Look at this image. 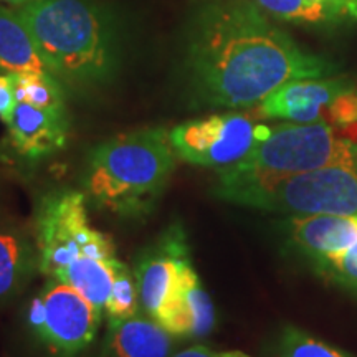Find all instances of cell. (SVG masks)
Returning a JSON list of instances; mask_svg holds the SVG:
<instances>
[{"label": "cell", "mask_w": 357, "mask_h": 357, "mask_svg": "<svg viewBox=\"0 0 357 357\" xmlns=\"http://www.w3.org/2000/svg\"><path fill=\"white\" fill-rule=\"evenodd\" d=\"M187 83L207 108H257L284 83L324 78L341 66L301 47L255 0H208L185 42Z\"/></svg>", "instance_id": "obj_1"}, {"label": "cell", "mask_w": 357, "mask_h": 357, "mask_svg": "<svg viewBox=\"0 0 357 357\" xmlns=\"http://www.w3.org/2000/svg\"><path fill=\"white\" fill-rule=\"evenodd\" d=\"M13 8L56 78L91 86L113 77L119 60L118 29L98 0H32Z\"/></svg>", "instance_id": "obj_2"}, {"label": "cell", "mask_w": 357, "mask_h": 357, "mask_svg": "<svg viewBox=\"0 0 357 357\" xmlns=\"http://www.w3.org/2000/svg\"><path fill=\"white\" fill-rule=\"evenodd\" d=\"M169 131L146 128L101 142L89 153L83 192L96 208L123 218L154 211L176 171Z\"/></svg>", "instance_id": "obj_3"}, {"label": "cell", "mask_w": 357, "mask_h": 357, "mask_svg": "<svg viewBox=\"0 0 357 357\" xmlns=\"http://www.w3.org/2000/svg\"><path fill=\"white\" fill-rule=\"evenodd\" d=\"M349 164H357V123H281L243 160L218 172L213 194L242 205L280 178Z\"/></svg>", "instance_id": "obj_4"}, {"label": "cell", "mask_w": 357, "mask_h": 357, "mask_svg": "<svg viewBox=\"0 0 357 357\" xmlns=\"http://www.w3.org/2000/svg\"><path fill=\"white\" fill-rule=\"evenodd\" d=\"M84 192L60 189L40 199L33 236L38 271L55 280L66 268L83 260H111L116 247L109 235L91 225Z\"/></svg>", "instance_id": "obj_5"}, {"label": "cell", "mask_w": 357, "mask_h": 357, "mask_svg": "<svg viewBox=\"0 0 357 357\" xmlns=\"http://www.w3.org/2000/svg\"><path fill=\"white\" fill-rule=\"evenodd\" d=\"M242 205L288 217L357 215V164L293 174L253 192Z\"/></svg>", "instance_id": "obj_6"}, {"label": "cell", "mask_w": 357, "mask_h": 357, "mask_svg": "<svg viewBox=\"0 0 357 357\" xmlns=\"http://www.w3.org/2000/svg\"><path fill=\"white\" fill-rule=\"evenodd\" d=\"M281 229L321 278L357 294V215L288 217Z\"/></svg>", "instance_id": "obj_7"}, {"label": "cell", "mask_w": 357, "mask_h": 357, "mask_svg": "<svg viewBox=\"0 0 357 357\" xmlns=\"http://www.w3.org/2000/svg\"><path fill=\"white\" fill-rule=\"evenodd\" d=\"M270 126L247 113L212 114L169 131L177 159L200 167H230L243 160L270 134Z\"/></svg>", "instance_id": "obj_8"}, {"label": "cell", "mask_w": 357, "mask_h": 357, "mask_svg": "<svg viewBox=\"0 0 357 357\" xmlns=\"http://www.w3.org/2000/svg\"><path fill=\"white\" fill-rule=\"evenodd\" d=\"M102 314L82 293L63 281L48 278L30 301L26 323L53 357H77L91 344Z\"/></svg>", "instance_id": "obj_9"}, {"label": "cell", "mask_w": 357, "mask_h": 357, "mask_svg": "<svg viewBox=\"0 0 357 357\" xmlns=\"http://www.w3.org/2000/svg\"><path fill=\"white\" fill-rule=\"evenodd\" d=\"M266 119L296 124L357 123V82L346 77L303 78L284 83L257 106Z\"/></svg>", "instance_id": "obj_10"}, {"label": "cell", "mask_w": 357, "mask_h": 357, "mask_svg": "<svg viewBox=\"0 0 357 357\" xmlns=\"http://www.w3.org/2000/svg\"><path fill=\"white\" fill-rule=\"evenodd\" d=\"M192 265L190 248L182 227H169L153 247L141 253L134 268L141 306L155 319L176 288L177 281Z\"/></svg>", "instance_id": "obj_11"}, {"label": "cell", "mask_w": 357, "mask_h": 357, "mask_svg": "<svg viewBox=\"0 0 357 357\" xmlns=\"http://www.w3.org/2000/svg\"><path fill=\"white\" fill-rule=\"evenodd\" d=\"M154 321L172 337L200 339L213 331L215 307L194 266L184 271Z\"/></svg>", "instance_id": "obj_12"}, {"label": "cell", "mask_w": 357, "mask_h": 357, "mask_svg": "<svg viewBox=\"0 0 357 357\" xmlns=\"http://www.w3.org/2000/svg\"><path fill=\"white\" fill-rule=\"evenodd\" d=\"M68 128L65 108H37L17 102L7 123L8 144L26 159H42L63 149Z\"/></svg>", "instance_id": "obj_13"}, {"label": "cell", "mask_w": 357, "mask_h": 357, "mask_svg": "<svg viewBox=\"0 0 357 357\" xmlns=\"http://www.w3.org/2000/svg\"><path fill=\"white\" fill-rule=\"evenodd\" d=\"M37 270L35 236L15 223L0 222V303L17 296Z\"/></svg>", "instance_id": "obj_14"}, {"label": "cell", "mask_w": 357, "mask_h": 357, "mask_svg": "<svg viewBox=\"0 0 357 357\" xmlns=\"http://www.w3.org/2000/svg\"><path fill=\"white\" fill-rule=\"evenodd\" d=\"M172 336L154 319L108 321L101 357H169Z\"/></svg>", "instance_id": "obj_15"}, {"label": "cell", "mask_w": 357, "mask_h": 357, "mask_svg": "<svg viewBox=\"0 0 357 357\" xmlns=\"http://www.w3.org/2000/svg\"><path fill=\"white\" fill-rule=\"evenodd\" d=\"M0 71L3 73H52L15 8L0 6Z\"/></svg>", "instance_id": "obj_16"}, {"label": "cell", "mask_w": 357, "mask_h": 357, "mask_svg": "<svg viewBox=\"0 0 357 357\" xmlns=\"http://www.w3.org/2000/svg\"><path fill=\"white\" fill-rule=\"evenodd\" d=\"M271 17L306 25L357 22V0H255Z\"/></svg>", "instance_id": "obj_17"}, {"label": "cell", "mask_w": 357, "mask_h": 357, "mask_svg": "<svg viewBox=\"0 0 357 357\" xmlns=\"http://www.w3.org/2000/svg\"><path fill=\"white\" fill-rule=\"evenodd\" d=\"M123 265L124 263L119 261L118 258H111V260H83L66 268L63 273L58 275V278L55 280L63 281V283L73 287L102 314L111 287H113V281Z\"/></svg>", "instance_id": "obj_18"}, {"label": "cell", "mask_w": 357, "mask_h": 357, "mask_svg": "<svg viewBox=\"0 0 357 357\" xmlns=\"http://www.w3.org/2000/svg\"><path fill=\"white\" fill-rule=\"evenodd\" d=\"M17 102L37 108H65V95L52 73H10Z\"/></svg>", "instance_id": "obj_19"}, {"label": "cell", "mask_w": 357, "mask_h": 357, "mask_svg": "<svg viewBox=\"0 0 357 357\" xmlns=\"http://www.w3.org/2000/svg\"><path fill=\"white\" fill-rule=\"evenodd\" d=\"M137 307H139V291H137L136 278L132 271L123 265L113 281L105 312L108 321H124L137 316Z\"/></svg>", "instance_id": "obj_20"}, {"label": "cell", "mask_w": 357, "mask_h": 357, "mask_svg": "<svg viewBox=\"0 0 357 357\" xmlns=\"http://www.w3.org/2000/svg\"><path fill=\"white\" fill-rule=\"evenodd\" d=\"M278 357H354L321 339L311 336L294 326H287L281 333Z\"/></svg>", "instance_id": "obj_21"}, {"label": "cell", "mask_w": 357, "mask_h": 357, "mask_svg": "<svg viewBox=\"0 0 357 357\" xmlns=\"http://www.w3.org/2000/svg\"><path fill=\"white\" fill-rule=\"evenodd\" d=\"M17 106L15 89H13V79L10 73L0 75V119L8 123L12 118L13 109Z\"/></svg>", "instance_id": "obj_22"}, {"label": "cell", "mask_w": 357, "mask_h": 357, "mask_svg": "<svg viewBox=\"0 0 357 357\" xmlns=\"http://www.w3.org/2000/svg\"><path fill=\"white\" fill-rule=\"evenodd\" d=\"M174 357H223V354L222 352H215V351L208 349V347L194 346V347H189V349H185V351L177 352Z\"/></svg>", "instance_id": "obj_23"}, {"label": "cell", "mask_w": 357, "mask_h": 357, "mask_svg": "<svg viewBox=\"0 0 357 357\" xmlns=\"http://www.w3.org/2000/svg\"><path fill=\"white\" fill-rule=\"evenodd\" d=\"M32 2V0H0V3H8V6L12 7H20V6H25V3Z\"/></svg>", "instance_id": "obj_24"}, {"label": "cell", "mask_w": 357, "mask_h": 357, "mask_svg": "<svg viewBox=\"0 0 357 357\" xmlns=\"http://www.w3.org/2000/svg\"><path fill=\"white\" fill-rule=\"evenodd\" d=\"M222 354H223V357H250L240 351H229V352H222Z\"/></svg>", "instance_id": "obj_25"}]
</instances>
